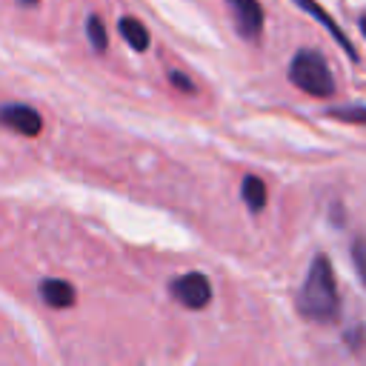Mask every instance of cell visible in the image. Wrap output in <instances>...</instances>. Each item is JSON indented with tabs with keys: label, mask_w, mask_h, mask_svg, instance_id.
Returning a JSON list of instances; mask_svg holds the SVG:
<instances>
[{
	"label": "cell",
	"mask_w": 366,
	"mask_h": 366,
	"mask_svg": "<svg viewBox=\"0 0 366 366\" xmlns=\"http://www.w3.org/2000/svg\"><path fill=\"white\" fill-rule=\"evenodd\" d=\"M295 306H297L300 317H306L312 323H335L340 317V292H337L335 269L326 254H315V260L303 277V286L297 289Z\"/></svg>",
	"instance_id": "obj_1"
},
{
	"label": "cell",
	"mask_w": 366,
	"mask_h": 366,
	"mask_svg": "<svg viewBox=\"0 0 366 366\" xmlns=\"http://www.w3.org/2000/svg\"><path fill=\"white\" fill-rule=\"evenodd\" d=\"M289 80L300 92H306L312 97H332L335 89H337L335 74H332L326 57L320 51H315V49H300L292 57V63H289Z\"/></svg>",
	"instance_id": "obj_2"
},
{
	"label": "cell",
	"mask_w": 366,
	"mask_h": 366,
	"mask_svg": "<svg viewBox=\"0 0 366 366\" xmlns=\"http://www.w3.org/2000/svg\"><path fill=\"white\" fill-rule=\"evenodd\" d=\"M169 295L186 309H206L212 300V283L203 272H186L169 283Z\"/></svg>",
	"instance_id": "obj_3"
},
{
	"label": "cell",
	"mask_w": 366,
	"mask_h": 366,
	"mask_svg": "<svg viewBox=\"0 0 366 366\" xmlns=\"http://www.w3.org/2000/svg\"><path fill=\"white\" fill-rule=\"evenodd\" d=\"M226 3H229L237 34L249 43H257L263 34V20H266L260 0H226Z\"/></svg>",
	"instance_id": "obj_4"
},
{
	"label": "cell",
	"mask_w": 366,
	"mask_h": 366,
	"mask_svg": "<svg viewBox=\"0 0 366 366\" xmlns=\"http://www.w3.org/2000/svg\"><path fill=\"white\" fill-rule=\"evenodd\" d=\"M0 123L9 126L11 132L23 134V137H37L43 132V117L37 114V109L23 106V103L0 106Z\"/></svg>",
	"instance_id": "obj_5"
},
{
	"label": "cell",
	"mask_w": 366,
	"mask_h": 366,
	"mask_svg": "<svg viewBox=\"0 0 366 366\" xmlns=\"http://www.w3.org/2000/svg\"><path fill=\"white\" fill-rule=\"evenodd\" d=\"M295 6H300L306 14H312V17H315V20H317V23H320V26H323L335 40H337V46L349 54V60H355V63H357V51H355V46H352V40L346 37V31L337 26V20H335V17H332V14H329L317 0H295Z\"/></svg>",
	"instance_id": "obj_6"
},
{
	"label": "cell",
	"mask_w": 366,
	"mask_h": 366,
	"mask_svg": "<svg viewBox=\"0 0 366 366\" xmlns=\"http://www.w3.org/2000/svg\"><path fill=\"white\" fill-rule=\"evenodd\" d=\"M40 297L46 306L51 309H66L74 303V286L66 283V280H57V277H49L40 283Z\"/></svg>",
	"instance_id": "obj_7"
},
{
	"label": "cell",
	"mask_w": 366,
	"mask_h": 366,
	"mask_svg": "<svg viewBox=\"0 0 366 366\" xmlns=\"http://www.w3.org/2000/svg\"><path fill=\"white\" fill-rule=\"evenodd\" d=\"M240 197H243V203H246V209L252 214H260L266 209V197H269L266 194V183L260 177H254V174H246L243 183H240Z\"/></svg>",
	"instance_id": "obj_8"
},
{
	"label": "cell",
	"mask_w": 366,
	"mask_h": 366,
	"mask_svg": "<svg viewBox=\"0 0 366 366\" xmlns=\"http://www.w3.org/2000/svg\"><path fill=\"white\" fill-rule=\"evenodd\" d=\"M117 31H120V37L134 49V51H146L149 49V29L137 20V17H120V23H117Z\"/></svg>",
	"instance_id": "obj_9"
},
{
	"label": "cell",
	"mask_w": 366,
	"mask_h": 366,
	"mask_svg": "<svg viewBox=\"0 0 366 366\" xmlns=\"http://www.w3.org/2000/svg\"><path fill=\"white\" fill-rule=\"evenodd\" d=\"M326 114H329L332 120H343V123H357V126H366V106H363V103L332 106V109H326Z\"/></svg>",
	"instance_id": "obj_10"
},
{
	"label": "cell",
	"mask_w": 366,
	"mask_h": 366,
	"mask_svg": "<svg viewBox=\"0 0 366 366\" xmlns=\"http://www.w3.org/2000/svg\"><path fill=\"white\" fill-rule=\"evenodd\" d=\"M86 37H89V43H92L94 51L103 54L109 49V34H106V26H103V20L97 14H89L86 17Z\"/></svg>",
	"instance_id": "obj_11"
},
{
	"label": "cell",
	"mask_w": 366,
	"mask_h": 366,
	"mask_svg": "<svg viewBox=\"0 0 366 366\" xmlns=\"http://www.w3.org/2000/svg\"><path fill=\"white\" fill-rule=\"evenodd\" d=\"M352 263H355V272L360 274V283L366 286V237L352 240Z\"/></svg>",
	"instance_id": "obj_12"
},
{
	"label": "cell",
	"mask_w": 366,
	"mask_h": 366,
	"mask_svg": "<svg viewBox=\"0 0 366 366\" xmlns=\"http://www.w3.org/2000/svg\"><path fill=\"white\" fill-rule=\"evenodd\" d=\"M343 337H346V346H349V352H360V349L366 346V332H363V326H355V329H349Z\"/></svg>",
	"instance_id": "obj_13"
},
{
	"label": "cell",
	"mask_w": 366,
	"mask_h": 366,
	"mask_svg": "<svg viewBox=\"0 0 366 366\" xmlns=\"http://www.w3.org/2000/svg\"><path fill=\"white\" fill-rule=\"evenodd\" d=\"M169 80H172V86H177L180 92H186V94H192L194 92V83L186 77V74H180V71H169Z\"/></svg>",
	"instance_id": "obj_14"
},
{
	"label": "cell",
	"mask_w": 366,
	"mask_h": 366,
	"mask_svg": "<svg viewBox=\"0 0 366 366\" xmlns=\"http://www.w3.org/2000/svg\"><path fill=\"white\" fill-rule=\"evenodd\" d=\"M357 29H360V34H363V37H366V11H363V14H360V20H357Z\"/></svg>",
	"instance_id": "obj_15"
},
{
	"label": "cell",
	"mask_w": 366,
	"mask_h": 366,
	"mask_svg": "<svg viewBox=\"0 0 366 366\" xmlns=\"http://www.w3.org/2000/svg\"><path fill=\"white\" fill-rule=\"evenodd\" d=\"M20 3H29V6H37V0H20Z\"/></svg>",
	"instance_id": "obj_16"
}]
</instances>
